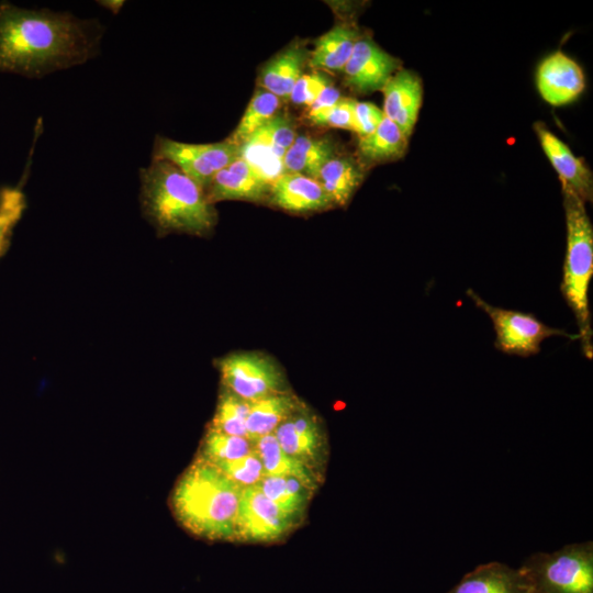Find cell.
<instances>
[{"mask_svg": "<svg viewBox=\"0 0 593 593\" xmlns=\"http://www.w3.org/2000/svg\"><path fill=\"white\" fill-rule=\"evenodd\" d=\"M103 32L98 20L0 2V72L41 78L82 65L99 53Z\"/></svg>", "mask_w": 593, "mask_h": 593, "instance_id": "obj_1", "label": "cell"}, {"mask_svg": "<svg viewBox=\"0 0 593 593\" xmlns=\"http://www.w3.org/2000/svg\"><path fill=\"white\" fill-rule=\"evenodd\" d=\"M141 204L145 216L161 234L209 235L217 214L192 179L174 164L153 159L139 171Z\"/></svg>", "mask_w": 593, "mask_h": 593, "instance_id": "obj_2", "label": "cell"}, {"mask_svg": "<svg viewBox=\"0 0 593 593\" xmlns=\"http://www.w3.org/2000/svg\"><path fill=\"white\" fill-rule=\"evenodd\" d=\"M242 489L212 463L198 458L177 482L171 508L193 535L232 540L236 538Z\"/></svg>", "mask_w": 593, "mask_h": 593, "instance_id": "obj_3", "label": "cell"}, {"mask_svg": "<svg viewBox=\"0 0 593 593\" xmlns=\"http://www.w3.org/2000/svg\"><path fill=\"white\" fill-rule=\"evenodd\" d=\"M567 226V248L563 262L562 296L571 309L579 327L582 351L593 357L589 289L593 277V227L585 203L573 192L561 188Z\"/></svg>", "mask_w": 593, "mask_h": 593, "instance_id": "obj_4", "label": "cell"}, {"mask_svg": "<svg viewBox=\"0 0 593 593\" xmlns=\"http://www.w3.org/2000/svg\"><path fill=\"white\" fill-rule=\"evenodd\" d=\"M536 593H593L592 541L566 545L553 552H535L522 564Z\"/></svg>", "mask_w": 593, "mask_h": 593, "instance_id": "obj_5", "label": "cell"}, {"mask_svg": "<svg viewBox=\"0 0 593 593\" xmlns=\"http://www.w3.org/2000/svg\"><path fill=\"white\" fill-rule=\"evenodd\" d=\"M467 295L491 318L496 335L495 347L504 354L519 357L536 355L541 343L551 336L579 339L578 335L544 324L534 314L492 306L470 289Z\"/></svg>", "mask_w": 593, "mask_h": 593, "instance_id": "obj_6", "label": "cell"}, {"mask_svg": "<svg viewBox=\"0 0 593 593\" xmlns=\"http://www.w3.org/2000/svg\"><path fill=\"white\" fill-rule=\"evenodd\" d=\"M239 157V147L226 139L219 143L191 144L157 136L153 159H164L177 166L203 191L212 178Z\"/></svg>", "mask_w": 593, "mask_h": 593, "instance_id": "obj_7", "label": "cell"}, {"mask_svg": "<svg viewBox=\"0 0 593 593\" xmlns=\"http://www.w3.org/2000/svg\"><path fill=\"white\" fill-rule=\"evenodd\" d=\"M219 367L227 390L245 401L255 402L284 392L282 372L268 356L234 354L223 358Z\"/></svg>", "mask_w": 593, "mask_h": 593, "instance_id": "obj_8", "label": "cell"}, {"mask_svg": "<svg viewBox=\"0 0 593 593\" xmlns=\"http://www.w3.org/2000/svg\"><path fill=\"white\" fill-rule=\"evenodd\" d=\"M298 519L267 497L257 484L245 486L238 504L236 539L275 541L287 535Z\"/></svg>", "mask_w": 593, "mask_h": 593, "instance_id": "obj_9", "label": "cell"}, {"mask_svg": "<svg viewBox=\"0 0 593 593\" xmlns=\"http://www.w3.org/2000/svg\"><path fill=\"white\" fill-rule=\"evenodd\" d=\"M295 137L293 119L278 112L239 146V157L271 183L284 174L283 157Z\"/></svg>", "mask_w": 593, "mask_h": 593, "instance_id": "obj_10", "label": "cell"}, {"mask_svg": "<svg viewBox=\"0 0 593 593\" xmlns=\"http://www.w3.org/2000/svg\"><path fill=\"white\" fill-rule=\"evenodd\" d=\"M399 58L384 52L370 36L361 35L346 63L344 83L356 93L382 90L388 80L402 68Z\"/></svg>", "mask_w": 593, "mask_h": 593, "instance_id": "obj_11", "label": "cell"}, {"mask_svg": "<svg viewBox=\"0 0 593 593\" xmlns=\"http://www.w3.org/2000/svg\"><path fill=\"white\" fill-rule=\"evenodd\" d=\"M536 82L541 98L556 107L574 101L585 86L581 67L560 51L552 53L540 63Z\"/></svg>", "mask_w": 593, "mask_h": 593, "instance_id": "obj_12", "label": "cell"}, {"mask_svg": "<svg viewBox=\"0 0 593 593\" xmlns=\"http://www.w3.org/2000/svg\"><path fill=\"white\" fill-rule=\"evenodd\" d=\"M540 146L557 171L561 188H566L579 197L584 203L593 198L592 172L581 158L574 156L571 149L545 124L534 125Z\"/></svg>", "mask_w": 593, "mask_h": 593, "instance_id": "obj_13", "label": "cell"}, {"mask_svg": "<svg viewBox=\"0 0 593 593\" xmlns=\"http://www.w3.org/2000/svg\"><path fill=\"white\" fill-rule=\"evenodd\" d=\"M383 114L409 138L416 124L423 99L421 78L401 68L382 88Z\"/></svg>", "mask_w": 593, "mask_h": 593, "instance_id": "obj_14", "label": "cell"}, {"mask_svg": "<svg viewBox=\"0 0 593 593\" xmlns=\"http://www.w3.org/2000/svg\"><path fill=\"white\" fill-rule=\"evenodd\" d=\"M268 201L281 210L298 214L334 208L317 180L294 172H284L270 183Z\"/></svg>", "mask_w": 593, "mask_h": 593, "instance_id": "obj_15", "label": "cell"}, {"mask_svg": "<svg viewBox=\"0 0 593 593\" xmlns=\"http://www.w3.org/2000/svg\"><path fill=\"white\" fill-rule=\"evenodd\" d=\"M270 183L246 160L238 157L221 169L204 190L210 203L223 200H268Z\"/></svg>", "mask_w": 593, "mask_h": 593, "instance_id": "obj_16", "label": "cell"}, {"mask_svg": "<svg viewBox=\"0 0 593 593\" xmlns=\"http://www.w3.org/2000/svg\"><path fill=\"white\" fill-rule=\"evenodd\" d=\"M282 450L313 470L323 457V434L316 418L299 409L273 432Z\"/></svg>", "mask_w": 593, "mask_h": 593, "instance_id": "obj_17", "label": "cell"}, {"mask_svg": "<svg viewBox=\"0 0 593 593\" xmlns=\"http://www.w3.org/2000/svg\"><path fill=\"white\" fill-rule=\"evenodd\" d=\"M447 593H536V590L529 574L522 567L514 569L492 561L466 573Z\"/></svg>", "mask_w": 593, "mask_h": 593, "instance_id": "obj_18", "label": "cell"}, {"mask_svg": "<svg viewBox=\"0 0 593 593\" xmlns=\"http://www.w3.org/2000/svg\"><path fill=\"white\" fill-rule=\"evenodd\" d=\"M310 51L294 41L262 65L258 74L259 88L280 100H289L291 90L309 66Z\"/></svg>", "mask_w": 593, "mask_h": 593, "instance_id": "obj_19", "label": "cell"}, {"mask_svg": "<svg viewBox=\"0 0 593 593\" xmlns=\"http://www.w3.org/2000/svg\"><path fill=\"white\" fill-rule=\"evenodd\" d=\"M366 171L356 156L338 153L322 167L316 180L334 206H346L362 183Z\"/></svg>", "mask_w": 593, "mask_h": 593, "instance_id": "obj_20", "label": "cell"}, {"mask_svg": "<svg viewBox=\"0 0 593 593\" xmlns=\"http://www.w3.org/2000/svg\"><path fill=\"white\" fill-rule=\"evenodd\" d=\"M361 32L353 22H340L314 41L309 66L316 69L343 71Z\"/></svg>", "mask_w": 593, "mask_h": 593, "instance_id": "obj_21", "label": "cell"}, {"mask_svg": "<svg viewBox=\"0 0 593 593\" xmlns=\"http://www.w3.org/2000/svg\"><path fill=\"white\" fill-rule=\"evenodd\" d=\"M337 154V144L329 135H296L283 157L284 172L300 174L316 180L322 167Z\"/></svg>", "mask_w": 593, "mask_h": 593, "instance_id": "obj_22", "label": "cell"}, {"mask_svg": "<svg viewBox=\"0 0 593 593\" xmlns=\"http://www.w3.org/2000/svg\"><path fill=\"white\" fill-rule=\"evenodd\" d=\"M407 142L402 131L384 116L372 133L359 136L356 157L367 169L377 164L394 161L404 156Z\"/></svg>", "mask_w": 593, "mask_h": 593, "instance_id": "obj_23", "label": "cell"}, {"mask_svg": "<svg viewBox=\"0 0 593 593\" xmlns=\"http://www.w3.org/2000/svg\"><path fill=\"white\" fill-rule=\"evenodd\" d=\"M301 407L298 399L281 392L250 402L246 421V438L255 443L262 436L272 434L276 428Z\"/></svg>", "mask_w": 593, "mask_h": 593, "instance_id": "obj_24", "label": "cell"}, {"mask_svg": "<svg viewBox=\"0 0 593 593\" xmlns=\"http://www.w3.org/2000/svg\"><path fill=\"white\" fill-rule=\"evenodd\" d=\"M253 445L261 459L266 475L292 477L315 491L318 483L315 472L302 461L286 454L273 433L260 437Z\"/></svg>", "mask_w": 593, "mask_h": 593, "instance_id": "obj_25", "label": "cell"}, {"mask_svg": "<svg viewBox=\"0 0 593 593\" xmlns=\"http://www.w3.org/2000/svg\"><path fill=\"white\" fill-rule=\"evenodd\" d=\"M280 104L281 100L277 96L258 88L246 108L237 127L226 141L239 147L259 127L279 112Z\"/></svg>", "mask_w": 593, "mask_h": 593, "instance_id": "obj_26", "label": "cell"}, {"mask_svg": "<svg viewBox=\"0 0 593 593\" xmlns=\"http://www.w3.org/2000/svg\"><path fill=\"white\" fill-rule=\"evenodd\" d=\"M257 485L272 502L299 518L313 493L292 477L266 475Z\"/></svg>", "mask_w": 593, "mask_h": 593, "instance_id": "obj_27", "label": "cell"}, {"mask_svg": "<svg viewBox=\"0 0 593 593\" xmlns=\"http://www.w3.org/2000/svg\"><path fill=\"white\" fill-rule=\"evenodd\" d=\"M249 409L250 402L228 390L225 391L219 400L211 428L227 435L246 438V421Z\"/></svg>", "mask_w": 593, "mask_h": 593, "instance_id": "obj_28", "label": "cell"}, {"mask_svg": "<svg viewBox=\"0 0 593 593\" xmlns=\"http://www.w3.org/2000/svg\"><path fill=\"white\" fill-rule=\"evenodd\" d=\"M253 449L254 445L247 438L227 435L210 427L203 439L199 458L215 463L244 457Z\"/></svg>", "mask_w": 593, "mask_h": 593, "instance_id": "obj_29", "label": "cell"}, {"mask_svg": "<svg viewBox=\"0 0 593 593\" xmlns=\"http://www.w3.org/2000/svg\"><path fill=\"white\" fill-rule=\"evenodd\" d=\"M25 208V197L21 189L5 187L0 190V257L5 251L13 228Z\"/></svg>", "mask_w": 593, "mask_h": 593, "instance_id": "obj_30", "label": "cell"}, {"mask_svg": "<svg viewBox=\"0 0 593 593\" xmlns=\"http://www.w3.org/2000/svg\"><path fill=\"white\" fill-rule=\"evenodd\" d=\"M212 465L243 488L255 485L266 477L264 465L255 448L244 457Z\"/></svg>", "mask_w": 593, "mask_h": 593, "instance_id": "obj_31", "label": "cell"}, {"mask_svg": "<svg viewBox=\"0 0 593 593\" xmlns=\"http://www.w3.org/2000/svg\"><path fill=\"white\" fill-rule=\"evenodd\" d=\"M355 104L356 100L342 98L336 104L309 120L316 125L350 130L356 133Z\"/></svg>", "mask_w": 593, "mask_h": 593, "instance_id": "obj_32", "label": "cell"}, {"mask_svg": "<svg viewBox=\"0 0 593 593\" xmlns=\"http://www.w3.org/2000/svg\"><path fill=\"white\" fill-rule=\"evenodd\" d=\"M332 85L326 76L316 71L303 74L291 90L289 100L294 104H305L310 107L318 94Z\"/></svg>", "mask_w": 593, "mask_h": 593, "instance_id": "obj_33", "label": "cell"}, {"mask_svg": "<svg viewBox=\"0 0 593 593\" xmlns=\"http://www.w3.org/2000/svg\"><path fill=\"white\" fill-rule=\"evenodd\" d=\"M383 111L370 102H358L355 104L356 133L366 136L372 133L382 119Z\"/></svg>", "mask_w": 593, "mask_h": 593, "instance_id": "obj_34", "label": "cell"}, {"mask_svg": "<svg viewBox=\"0 0 593 593\" xmlns=\"http://www.w3.org/2000/svg\"><path fill=\"white\" fill-rule=\"evenodd\" d=\"M343 97L338 89L333 85L327 86L315 99V101L309 107L307 118H311L317 113H321L334 104H336Z\"/></svg>", "mask_w": 593, "mask_h": 593, "instance_id": "obj_35", "label": "cell"}]
</instances>
